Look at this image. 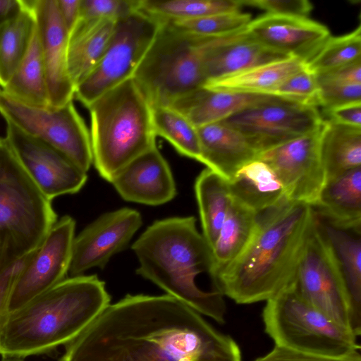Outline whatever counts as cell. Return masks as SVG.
I'll list each match as a JSON object with an SVG mask.
<instances>
[{
  "label": "cell",
  "instance_id": "52a82bcc",
  "mask_svg": "<svg viewBox=\"0 0 361 361\" xmlns=\"http://www.w3.org/2000/svg\"><path fill=\"white\" fill-rule=\"evenodd\" d=\"M214 38L194 36L162 23L133 76L151 106H168L204 86V55Z\"/></svg>",
  "mask_w": 361,
  "mask_h": 361
},
{
  "label": "cell",
  "instance_id": "ab89813d",
  "mask_svg": "<svg viewBox=\"0 0 361 361\" xmlns=\"http://www.w3.org/2000/svg\"><path fill=\"white\" fill-rule=\"evenodd\" d=\"M254 361H361V355L360 350L334 357L302 353L275 345L270 352Z\"/></svg>",
  "mask_w": 361,
  "mask_h": 361
},
{
  "label": "cell",
  "instance_id": "f35d334b",
  "mask_svg": "<svg viewBox=\"0 0 361 361\" xmlns=\"http://www.w3.org/2000/svg\"><path fill=\"white\" fill-rule=\"evenodd\" d=\"M319 106L326 113L346 104L361 102V84L319 85Z\"/></svg>",
  "mask_w": 361,
  "mask_h": 361
},
{
  "label": "cell",
  "instance_id": "4316f807",
  "mask_svg": "<svg viewBox=\"0 0 361 361\" xmlns=\"http://www.w3.org/2000/svg\"><path fill=\"white\" fill-rule=\"evenodd\" d=\"M305 67L304 60L290 56L208 81L204 87L227 92L271 95L285 79Z\"/></svg>",
  "mask_w": 361,
  "mask_h": 361
},
{
  "label": "cell",
  "instance_id": "5b68a950",
  "mask_svg": "<svg viewBox=\"0 0 361 361\" xmlns=\"http://www.w3.org/2000/svg\"><path fill=\"white\" fill-rule=\"evenodd\" d=\"M87 109L92 164L108 182L134 159L157 147L152 106L133 78L100 95Z\"/></svg>",
  "mask_w": 361,
  "mask_h": 361
},
{
  "label": "cell",
  "instance_id": "4fadbf2b",
  "mask_svg": "<svg viewBox=\"0 0 361 361\" xmlns=\"http://www.w3.org/2000/svg\"><path fill=\"white\" fill-rule=\"evenodd\" d=\"M75 222L65 216L53 225L15 281L7 315L66 279L71 259Z\"/></svg>",
  "mask_w": 361,
  "mask_h": 361
},
{
  "label": "cell",
  "instance_id": "7a4b0ae2",
  "mask_svg": "<svg viewBox=\"0 0 361 361\" xmlns=\"http://www.w3.org/2000/svg\"><path fill=\"white\" fill-rule=\"evenodd\" d=\"M317 215L307 204L289 201L257 214L243 252L214 279L216 290L238 304L267 301L295 281Z\"/></svg>",
  "mask_w": 361,
  "mask_h": 361
},
{
  "label": "cell",
  "instance_id": "603a6c76",
  "mask_svg": "<svg viewBox=\"0 0 361 361\" xmlns=\"http://www.w3.org/2000/svg\"><path fill=\"white\" fill-rule=\"evenodd\" d=\"M318 221L343 277L350 302V330L357 337L361 334V232L334 226L319 216Z\"/></svg>",
  "mask_w": 361,
  "mask_h": 361
},
{
  "label": "cell",
  "instance_id": "d6a6232c",
  "mask_svg": "<svg viewBox=\"0 0 361 361\" xmlns=\"http://www.w3.org/2000/svg\"><path fill=\"white\" fill-rule=\"evenodd\" d=\"M243 0H140L139 10L161 22L240 11Z\"/></svg>",
  "mask_w": 361,
  "mask_h": 361
},
{
  "label": "cell",
  "instance_id": "74e56055",
  "mask_svg": "<svg viewBox=\"0 0 361 361\" xmlns=\"http://www.w3.org/2000/svg\"><path fill=\"white\" fill-rule=\"evenodd\" d=\"M139 4L140 0H81L80 18L118 20L138 11Z\"/></svg>",
  "mask_w": 361,
  "mask_h": 361
},
{
  "label": "cell",
  "instance_id": "ac0fdd59",
  "mask_svg": "<svg viewBox=\"0 0 361 361\" xmlns=\"http://www.w3.org/2000/svg\"><path fill=\"white\" fill-rule=\"evenodd\" d=\"M247 32L264 47L306 61L331 36L327 27L308 17L264 13Z\"/></svg>",
  "mask_w": 361,
  "mask_h": 361
},
{
  "label": "cell",
  "instance_id": "bcb514c9",
  "mask_svg": "<svg viewBox=\"0 0 361 361\" xmlns=\"http://www.w3.org/2000/svg\"><path fill=\"white\" fill-rule=\"evenodd\" d=\"M25 358L16 356H1L0 361H25Z\"/></svg>",
  "mask_w": 361,
  "mask_h": 361
},
{
  "label": "cell",
  "instance_id": "1f68e13d",
  "mask_svg": "<svg viewBox=\"0 0 361 361\" xmlns=\"http://www.w3.org/2000/svg\"><path fill=\"white\" fill-rule=\"evenodd\" d=\"M13 18L0 26V88L6 85L23 59L36 23L26 0Z\"/></svg>",
  "mask_w": 361,
  "mask_h": 361
},
{
  "label": "cell",
  "instance_id": "d590c367",
  "mask_svg": "<svg viewBox=\"0 0 361 361\" xmlns=\"http://www.w3.org/2000/svg\"><path fill=\"white\" fill-rule=\"evenodd\" d=\"M252 20L250 13L240 11L219 13L198 18L169 21L174 27L200 37H221L245 28Z\"/></svg>",
  "mask_w": 361,
  "mask_h": 361
},
{
  "label": "cell",
  "instance_id": "3957f363",
  "mask_svg": "<svg viewBox=\"0 0 361 361\" xmlns=\"http://www.w3.org/2000/svg\"><path fill=\"white\" fill-rule=\"evenodd\" d=\"M97 276L66 278L7 315L0 333V355L25 358L65 345L110 304Z\"/></svg>",
  "mask_w": 361,
  "mask_h": 361
},
{
  "label": "cell",
  "instance_id": "b9f144b4",
  "mask_svg": "<svg viewBox=\"0 0 361 361\" xmlns=\"http://www.w3.org/2000/svg\"><path fill=\"white\" fill-rule=\"evenodd\" d=\"M316 76L318 85L361 84V60Z\"/></svg>",
  "mask_w": 361,
  "mask_h": 361
},
{
  "label": "cell",
  "instance_id": "8d00e7d4",
  "mask_svg": "<svg viewBox=\"0 0 361 361\" xmlns=\"http://www.w3.org/2000/svg\"><path fill=\"white\" fill-rule=\"evenodd\" d=\"M271 95L297 104L319 106V87L316 74L306 67L285 79Z\"/></svg>",
  "mask_w": 361,
  "mask_h": 361
},
{
  "label": "cell",
  "instance_id": "83f0119b",
  "mask_svg": "<svg viewBox=\"0 0 361 361\" xmlns=\"http://www.w3.org/2000/svg\"><path fill=\"white\" fill-rule=\"evenodd\" d=\"M1 93L22 104L49 108V94L37 26L27 51Z\"/></svg>",
  "mask_w": 361,
  "mask_h": 361
},
{
  "label": "cell",
  "instance_id": "8992f818",
  "mask_svg": "<svg viewBox=\"0 0 361 361\" xmlns=\"http://www.w3.org/2000/svg\"><path fill=\"white\" fill-rule=\"evenodd\" d=\"M56 221L51 201L0 137V269L35 250Z\"/></svg>",
  "mask_w": 361,
  "mask_h": 361
},
{
  "label": "cell",
  "instance_id": "e575fe53",
  "mask_svg": "<svg viewBox=\"0 0 361 361\" xmlns=\"http://www.w3.org/2000/svg\"><path fill=\"white\" fill-rule=\"evenodd\" d=\"M361 60V26L336 37L330 36L305 61L307 69L319 74Z\"/></svg>",
  "mask_w": 361,
  "mask_h": 361
},
{
  "label": "cell",
  "instance_id": "7bdbcfd3",
  "mask_svg": "<svg viewBox=\"0 0 361 361\" xmlns=\"http://www.w3.org/2000/svg\"><path fill=\"white\" fill-rule=\"evenodd\" d=\"M330 120L339 124L361 128V102L341 106L326 112Z\"/></svg>",
  "mask_w": 361,
  "mask_h": 361
},
{
  "label": "cell",
  "instance_id": "2e32d148",
  "mask_svg": "<svg viewBox=\"0 0 361 361\" xmlns=\"http://www.w3.org/2000/svg\"><path fill=\"white\" fill-rule=\"evenodd\" d=\"M142 224L140 214L126 207L99 216L75 236L68 274L77 276L92 268L104 267L126 247Z\"/></svg>",
  "mask_w": 361,
  "mask_h": 361
},
{
  "label": "cell",
  "instance_id": "6da1fadb",
  "mask_svg": "<svg viewBox=\"0 0 361 361\" xmlns=\"http://www.w3.org/2000/svg\"><path fill=\"white\" fill-rule=\"evenodd\" d=\"M59 361H242L238 345L169 295H128L65 345Z\"/></svg>",
  "mask_w": 361,
  "mask_h": 361
},
{
  "label": "cell",
  "instance_id": "f6af8a7d",
  "mask_svg": "<svg viewBox=\"0 0 361 361\" xmlns=\"http://www.w3.org/2000/svg\"><path fill=\"white\" fill-rule=\"evenodd\" d=\"M20 0H0V26L21 10Z\"/></svg>",
  "mask_w": 361,
  "mask_h": 361
},
{
  "label": "cell",
  "instance_id": "7402d4cb",
  "mask_svg": "<svg viewBox=\"0 0 361 361\" xmlns=\"http://www.w3.org/2000/svg\"><path fill=\"white\" fill-rule=\"evenodd\" d=\"M274 97L266 94L217 91L202 86L180 97L168 106L182 114L197 128L221 122Z\"/></svg>",
  "mask_w": 361,
  "mask_h": 361
},
{
  "label": "cell",
  "instance_id": "60d3db41",
  "mask_svg": "<svg viewBox=\"0 0 361 361\" xmlns=\"http://www.w3.org/2000/svg\"><path fill=\"white\" fill-rule=\"evenodd\" d=\"M250 5L264 10L267 13L308 17L313 8L307 0H243Z\"/></svg>",
  "mask_w": 361,
  "mask_h": 361
},
{
  "label": "cell",
  "instance_id": "836d02e7",
  "mask_svg": "<svg viewBox=\"0 0 361 361\" xmlns=\"http://www.w3.org/2000/svg\"><path fill=\"white\" fill-rule=\"evenodd\" d=\"M152 126L156 137L166 140L183 156L200 161L201 148L197 128L170 106H152Z\"/></svg>",
  "mask_w": 361,
  "mask_h": 361
},
{
  "label": "cell",
  "instance_id": "30bf717a",
  "mask_svg": "<svg viewBox=\"0 0 361 361\" xmlns=\"http://www.w3.org/2000/svg\"><path fill=\"white\" fill-rule=\"evenodd\" d=\"M0 114L23 133L52 147L82 171L92 164L90 131L73 101L56 109L32 107L0 92Z\"/></svg>",
  "mask_w": 361,
  "mask_h": 361
},
{
  "label": "cell",
  "instance_id": "4dcf8cb0",
  "mask_svg": "<svg viewBox=\"0 0 361 361\" xmlns=\"http://www.w3.org/2000/svg\"><path fill=\"white\" fill-rule=\"evenodd\" d=\"M195 192L202 235L212 249L231 202L228 183L217 173L206 168L195 180Z\"/></svg>",
  "mask_w": 361,
  "mask_h": 361
},
{
  "label": "cell",
  "instance_id": "484cf974",
  "mask_svg": "<svg viewBox=\"0 0 361 361\" xmlns=\"http://www.w3.org/2000/svg\"><path fill=\"white\" fill-rule=\"evenodd\" d=\"M117 20L80 18L68 35V68L75 87L100 59Z\"/></svg>",
  "mask_w": 361,
  "mask_h": 361
},
{
  "label": "cell",
  "instance_id": "cb8c5ba5",
  "mask_svg": "<svg viewBox=\"0 0 361 361\" xmlns=\"http://www.w3.org/2000/svg\"><path fill=\"white\" fill-rule=\"evenodd\" d=\"M228 183L231 197L257 214L290 201L276 172L259 159L243 166Z\"/></svg>",
  "mask_w": 361,
  "mask_h": 361
},
{
  "label": "cell",
  "instance_id": "7c38bea8",
  "mask_svg": "<svg viewBox=\"0 0 361 361\" xmlns=\"http://www.w3.org/2000/svg\"><path fill=\"white\" fill-rule=\"evenodd\" d=\"M323 121L318 107L274 97L221 122L242 133L259 155L314 131Z\"/></svg>",
  "mask_w": 361,
  "mask_h": 361
},
{
  "label": "cell",
  "instance_id": "5bb4252c",
  "mask_svg": "<svg viewBox=\"0 0 361 361\" xmlns=\"http://www.w3.org/2000/svg\"><path fill=\"white\" fill-rule=\"evenodd\" d=\"M322 124L314 131L264 151L257 157L276 172L289 200L312 207L326 181L320 152Z\"/></svg>",
  "mask_w": 361,
  "mask_h": 361
},
{
  "label": "cell",
  "instance_id": "9c48e42d",
  "mask_svg": "<svg viewBox=\"0 0 361 361\" xmlns=\"http://www.w3.org/2000/svg\"><path fill=\"white\" fill-rule=\"evenodd\" d=\"M163 22L138 10L116 21L97 65L75 89L87 108L97 97L133 74Z\"/></svg>",
  "mask_w": 361,
  "mask_h": 361
},
{
  "label": "cell",
  "instance_id": "d4e9b609",
  "mask_svg": "<svg viewBox=\"0 0 361 361\" xmlns=\"http://www.w3.org/2000/svg\"><path fill=\"white\" fill-rule=\"evenodd\" d=\"M313 208L326 222L361 232V166L327 179Z\"/></svg>",
  "mask_w": 361,
  "mask_h": 361
},
{
  "label": "cell",
  "instance_id": "7dc6e473",
  "mask_svg": "<svg viewBox=\"0 0 361 361\" xmlns=\"http://www.w3.org/2000/svg\"><path fill=\"white\" fill-rule=\"evenodd\" d=\"M0 92H1V88H0Z\"/></svg>",
  "mask_w": 361,
  "mask_h": 361
},
{
  "label": "cell",
  "instance_id": "f546056e",
  "mask_svg": "<svg viewBox=\"0 0 361 361\" xmlns=\"http://www.w3.org/2000/svg\"><path fill=\"white\" fill-rule=\"evenodd\" d=\"M320 152L326 180L361 166V128L324 120Z\"/></svg>",
  "mask_w": 361,
  "mask_h": 361
},
{
  "label": "cell",
  "instance_id": "9a60e30c",
  "mask_svg": "<svg viewBox=\"0 0 361 361\" xmlns=\"http://www.w3.org/2000/svg\"><path fill=\"white\" fill-rule=\"evenodd\" d=\"M6 122L5 137L25 171L49 200L82 189L87 173L52 147Z\"/></svg>",
  "mask_w": 361,
  "mask_h": 361
},
{
  "label": "cell",
  "instance_id": "e0dca14e",
  "mask_svg": "<svg viewBox=\"0 0 361 361\" xmlns=\"http://www.w3.org/2000/svg\"><path fill=\"white\" fill-rule=\"evenodd\" d=\"M36 23L49 94V108L73 101L75 85L68 68V34L56 0H26Z\"/></svg>",
  "mask_w": 361,
  "mask_h": 361
},
{
  "label": "cell",
  "instance_id": "ba28073f",
  "mask_svg": "<svg viewBox=\"0 0 361 361\" xmlns=\"http://www.w3.org/2000/svg\"><path fill=\"white\" fill-rule=\"evenodd\" d=\"M265 332L275 345L326 356H342L360 346L357 336L319 312L300 295L295 281L267 301Z\"/></svg>",
  "mask_w": 361,
  "mask_h": 361
},
{
  "label": "cell",
  "instance_id": "f1b7e54d",
  "mask_svg": "<svg viewBox=\"0 0 361 361\" xmlns=\"http://www.w3.org/2000/svg\"><path fill=\"white\" fill-rule=\"evenodd\" d=\"M257 221L255 212L231 197L226 219L212 249L209 274L212 280L245 248L254 233Z\"/></svg>",
  "mask_w": 361,
  "mask_h": 361
},
{
  "label": "cell",
  "instance_id": "d6986e66",
  "mask_svg": "<svg viewBox=\"0 0 361 361\" xmlns=\"http://www.w3.org/2000/svg\"><path fill=\"white\" fill-rule=\"evenodd\" d=\"M111 183L126 201L146 205L165 204L176 195L170 166L157 147L128 163Z\"/></svg>",
  "mask_w": 361,
  "mask_h": 361
},
{
  "label": "cell",
  "instance_id": "ee69618b",
  "mask_svg": "<svg viewBox=\"0 0 361 361\" xmlns=\"http://www.w3.org/2000/svg\"><path fill=\"white\" fill-rule=\"evenodd\" d=\"M80 1L81 0H56L60 18L68 35L79 20Z\"/></svg>",
  "mask_w": 361,
  "mask_h": 361
},
{
  "label": "cell",
  "instance_id": "8fae6325",
  "mask_svg": "<svg viewBox=\"0 0 361 361\" xmlns=\"http://www.w3.org/2000/svg\"><path fill=\"white\" fill-rule=\"evenodd\" d=\"M295 286L300 295L310 305L351 331L347 290L337 263L319 227L318 216L307 238L298 267Z\"/></svg>",
  "mask_w": 361,
  "mask_h": 361
},
{
  "label": "cell",
  "instance_id": "44dd1931",
  "mask_svg": "<svg viewBox=\"0 0 361 361\" xmlns=\"http://www.w3.org/2000/svg\"><path fill=\"white\" fill-rule=\"evenodd\" d=\"M200 162L228 181L247 163L257 159L258 152L237 130L217 122L197 128Z\"/></svg>",
  "mask_w": 361,
  "mask_h": 361
},
{
  "label": "cell",
  "instance_id": "ffe728a7",
  "mask_svg": "<svg viewBox=\"0 0 361 361\" xmlns=\"http://www.w3.org/2000/svg\"><path fill=\"white\" fill-rule=\"evenodd\" d=\"M286 57L290 56L262 45L245 28L236 33L212 40L204 60L206 82Z\"/></svg>",
  "mask_w": 361,
  "mask_h": 361
},
{
  "label": "cell",
  "instance_id": "277c9868",
  "mask_svg": "<svg viewBox=\"0 0 361 361\" xmlns=\"http://www.w3.org/2000/svg\"><path fill=\"white\" fill-rule=\"evenodd\" d=\"M132 249L139 262L137 274L200 314L225 322L224 295L216 290L204 291L195 283L199 274L210 270L212 249L193 216L156 221Z\"/></svg>",
  "mask_w": 361,
  "mask_h": 361
}]
</instances>
